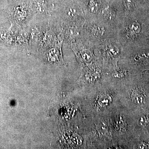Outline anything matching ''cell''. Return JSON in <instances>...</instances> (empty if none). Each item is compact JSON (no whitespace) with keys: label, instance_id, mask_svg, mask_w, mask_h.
<instances>
[{"label":"cell","instance_id":"6da1fadb","mask_svg":"<svg viewBox=\"0 0 149 149\" xmlns=\"http://www.w3.org/2000/svg\"><path fill=\"white\" fill-rule=\"evenodd\" d=\"M61 46L62 43H59L46 52L45 57L47 61L53 64H65L63 57Z\"/></svg>","mask_w":149,"mask_h":149},{"label":"cell","instance_id":"7a4b0ae2","mask_svg":"<svg viewBox=\"0 0 149 149\" xmlns=\"http://www.w3.org/2000/svg\"><path fill=\"white\" fill-rule=\"evenodd\" d=\"M33 4V7L36 14L46 15L49 13L47 5L45 0H36Z\"/></svg>","mask_w":149,"mask_h":149},{"label":"cell","instance_id":"3957f363","mask_svg":"<svg viewBox=\"0 0 149 149\" xmlns=\"http://www.w3.org/2000/svg\"><path fill=\"white\" fill-rule=\"evenodd\" d=\"M28 13L27 10L22 6L18 7L15 10L13 16L15 20L19 23H23L27 19Z\"/></svg>","mask_w":149,"mask_h":149},{"label":"cell","instance_id":"277c9868","mask_svg":"<svg viewBox=\"0 0 149 149\" xmlns=\"http://www.w3.org/2000/svg\"><path fill=\"white\" fill-rule=\"evenodd\" d=\"M126 118L123 116H118L114 120V126L116 130L119 132L125 131L127 128Z\"/></svg>","mask_w":149,"mask_h":149},{"label":"cell","instance_id":"5b68a950","mask_svg":"<svg viewBox=\"0 0 149 149\" xmlns=\"http://www.w3.org/2000/svg\"><path fill=\"white\" fill-rule=\"evenodd\" d=\"M140 30L141 27L140 24L137 22H133L129 25L127 29L126 33V36L130 38H133L139 34L140 32Z\"/></svg>","mask_w":149,"mask_h":149},{"label":"cell","instance_id":"8992f818","mask_svg":"<svg viewBox=\"0 0 149 149\" xmlns=\"http://www.w3.org/2000/svg\"><path fill=\"white\" fill-rule=\"evenodd\" d=\"M0 40L6 44L11 45L14 41L13 35L9 30H2L0 32Z\"/></svg>","mask_w":149,"mask_h":149},{"label":"cell","instance_id":"52a82bcc","mask_svg":"<svg viewBox=\"0 0 149 149\" xmlns=\"http://www.w3.org/2000/svg\"><path fill=\"white\" fill-rule=\"evenodd\" d=\"M79 14L78 9L73 6L68 7L63 11V16L68 19H74L79 15Z\"/></svg>","mask_w":149,"mask_h":149},{"label":"cell","instance_id":"ba28073f","mask_svg":"<svg viewBox=\"0 0 149 149\" xmlns=\"http://www.w3.org/2000/svg\"><path fill=\"white\" fill-rule=\"evenodd\" d=\"M112 101V98L109 94H104L100 96L97 101L98 105L101 107L108 106Z\"/></svg>","mask_w":149,"mask_h":149},{"label":"cell","instance_id":"9c48e42d","mask_svg":"<svg viewBox=\"0 0 149 149\" xmlns=\"http://www.w3.org/2000/svg\"><path fill=\"white\" fill-rule=\"evenodd\" d=\"M131 97L136 103H141L143 101V94L138 91H133L131 94Z\"/></svg>","mask_w":149,"mask_h":149},{"label":"cell","instance_id":"30bf717a","mask_svg":"<svg viewBox=\"0 0 149 149\" xmlns=\"http://www.w3.org/2000/svg\"><path fill=\"white\" fill-rule=\"evenodd\" d=\"M91 32L95 36H97V37H100L104 35L105 30L103 27L95 25L92 27V29H91Z\"/></svg>","mask_w":149,"mask_h":149},{"label":"cell","instance_id":"8fae6325","mask_svg":"<svg viewBox=\"0 0 149 149\" xmlns=\"http://www.w3.org/2000/svg\"><path fill=\"white\" fill-rule=\"evenodd\" d=\"M80 52L81 56L85 62H89L93 59V57L91 52L87 50H83Z\"/></svg>","mask_w":149,"mask_h":149},{"label":"cell","instance_id":"7c38bea8","mask_svg":"<svg viewBox=\"0 0 149 149\" xmlns=\"http://www.w3.org/2000/svg\"><path fill=\"white\" fill-rule=\"evenodd\" d=\"M104 16L106 17L107 19L112 20L115 17V13L112 9L110 7L107 8L103 11Z\"/></svg>","mask_w":149,"mask_h":149},{"label":"cell","instance_id":"4fadbf2b","mask_svg":"<svg viewBox=\"0 0 149 149\" xmlns=\"http://www.w3.org/2000/svg\"><path fill=\"white\" fill-rule=\"evenodd\" d=\"M67 35L68 36V37H76L77 36V34H78V32H77V30L73 27H69L68 29L67 30Z\"/></svg>","mask_w":149,"mask_h":149},{"label":"cell","instance_id":"5bb4252c","mask_svg":"<svg viewBox=\"0 0 149 149\" xmlns=\"http://www.w3.org/2000/svg\"><path fill=\"white\" fill-rule=\"evenodd\" d=\"M98 3L96 0H91L89 3V8L92 12L96 11L98 8Z\"/></svg>","mask_w":149,"mask_h":149},{"label":"cell","instance_id":"9a60e30c","mask_svg":"<svg viewBox=\"0 0 149 149\" xmlns=\"http://www.w3.org/2000/svg\"><path fill=\"white\" fill-rule=\"evenodd\" d=\"M124 3L125 8L130 10L134 6V0H124Z\"/></svg>","mask_w":149,"mask_h":149},{"label":"cell","instance_id":"2e32d148","mask_svg":"<svg viewBox=\"0 0 149 149\" xmlns=\"http://www.w3.org/2000/svg\"><path fill=\"white\" fill-rule=\"evenodd\" d=\"M126 74L125 71L123 70H118V71H116L113 74V75L116 77H123Z\"/></svg>","mask_w":149,"mask_h":149},{"label":"cell","instance_id":"e0dca14e","mask_svg":"<svg viewBox=\"0 0 149 149\" xmlns=\"http://www.w3.org/2000/svg\"><path fill=\"white\" fill-rule=\"evenodd\" d=\"M140 122L142 125H146L149 123V117L148 116L141 117L140 120Z\"/></svg>","mask_w":149,"mask_h":149},{"label":"cell","instance_id":"ac0fdd59","mask_svg":"<svg viewBox=\"0 0 149 149\" xmlns=\"http://www.w3.org/2000/svg\"><path fill=\"white\" fill-rule=\"evenodd\" d=\"M140 148H149V146H148V144L144 143H142L139 146Z\"/></svg>","mask_w":149,"mask_h":149}]
</instances>
